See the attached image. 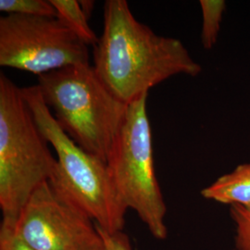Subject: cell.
Returning a JSON list of instances; mask_svg holds the SVG:
<instances>
[{"label": "cell", "instance_id": "obj_8", "mask_svg": "<svg viewBox=\"0 0 250 250\" xmlns=\"http://www.w3.org/2000/svg\"><path fill=\"white\" fill-rule=\"evenodd\" d=\"M206 199L225 205H239L250 211V162L217 179L201 190Z\"/></svg>", "mask_w": 250, "mask_h": 250}, {"label": "cell", "instance_id": "obj_6", "mask_svg": "<svg viewBox=\"0 0 250 250\" xmlns=\"http://www.w3.org/2000/svg\"><path fill=\"white\" fill-rule=\"evenodd\" d=\"M83 64H90L88 45L57 17L0 18V66L39 76Z\"/></svg>", "mask_w": 250, "mask_h": 250}, {"label": "cell", "instance_id": "obj_16", "mask_svg": "<svg viewBox=\"0 0 250 250\" xmlns=\"http://www.w3.org/2000/svg\"><path fill=\"white\" fill-rule=\"evenodd\" d=\"M80 2L81 8L83 9V11L84 12V14L86 15L87 19L89 20L92 14V11L94 9V6H95V1L92 0H82L79 1Z\"/></svg>", "mask_w": 250, "mask_h": 250}, {"label": "cell", "instance_id": "obj_14", "mask_svg": "<svg viewBox=\"0 0 250 250\" xmlns=\"http://www.w3.org/2000/svg\"><path fill=\"white\" fill-rule=\"evenodd\" d=\"M96 228L100 236L102 237L107 250H132L130 246V241L128 237L125 235L124 232L109 233L101 230L97 225H96Z\"/></svg>", "mask_w": 250, "mask_h": 250}, {"label": "cell", "instance_id": "obj_9", "mask_svg": "<svg viewBox=\"0 0 250 250\" xmlns=\"http://www.w3.org/2000/svg\"><path fill=\"white\" fill-rule=\"evenodd\" d=\"M57 11V18L87 45L95 46L99 37L91 29L88 19L77 0H50Z\"/></svg>", "mask_w": 250, "mask_h": 250}, {"label": "cell", "instance_id": "obj_4", "mask_svg": "<svg viewBox=\"0 0 250 250\" xmlns=\"http://www.w3.org/2000/svg\"><path fill=\"white\" fill-rule=\"evenodd\" d=\"M37 77L40 94L60 127L81 148L107 163L128 104L107 89L90 64Z\"/></svg>", "mask_w": 250, "mask_h": 250}, {"label": "cell", "instance_id": "obj_13", "mask_svg": "<svg viewBox=\"0 0 250 250\" xmlns=\"http://www.w3.org/2000/svg\"><path fill=\"white\" fill-rule=\"evenodd\" d=\"M0 250H36L28 244L15 229V226L0 224Z\"/></svg>", "mask_w": 250, "mask_h": 250}, {"label": "cell", "instance_id": "obj_3", "mask_svg": "<svg viewBox=\"0 0 250 250\" xmlns=\"http://www.w3.org/2000/svg\"><path fill=\"white\" fill-rule=\"evenodd\" d=\"M19 87L0 73V209L15 225L37 188L49 182L57 159L48 148Z\"/></svg>", "mask_w": 250, "mask_h": 250}, {"label": "cell", "instance_id": "obj_12", "mask_svg": "<svg viewBox=\"0 0 250 250\" xmlns=\"http://www.w3.org/2000/svg\"><path fill=\"white\" fill-rule=\"evenodd\" d=\"M230 215L235 225L236 250H250V211L239 205L230 206Z\"/></svg>", "mask_w": 250, "mask_h": 250}, {"label": "cell", "instance_id": "obj_1", "mask_svg": "<svg viewBox=\"0 0 250 250\" xmlns=\"http://www.w3.org/2000/svg\"><path fill=\"white\" fill-rule=\"evenodd\" d=\"M93 67L117 99L129 104L174 75L197 76L202 68L175 38L157 35L134 18L125 0H107L104 30Z\"/></svg>", "mask_w": 250, "mask_h": 250}, {"label": "cell", "instance_id": "obj_7", "mask_svg": "<svg viewBox=\"0 0 250 250\" xmlns=\"http://www.w3.org/2000/svg\"><path fill=\"white\" fill-rule=\"evenodd\" d=\"M14 226L36 250H74L98 235L95 224L63 199L49 182L34 192Z\"/></svg>", "mask_w": 250, "mask_h": 250}, {"label": "cell", "instance_id": "obj_5", "mask_svg": "<svg viewBox=\"0 0 250 250\" xmlns=\"http://www.w3.org/2000/svg\"><path fill=\"white\" fill-rule=\"evenodd\" d=\"M147 95L145 93L127 105L107 165L126 208L138 215L153 237L165 240L167 207L155 172Z\"/></svg>", "mask_w": 250, "mask_h": 250}, {"label": "cell", "instance_id": "obj_2", "mask_svg": "<svg viewBox=\"0 0 250 250\" xmlns=\"http://www.w3.org/2000/svg\"><path fill=\"white\" fill-rule=\"evenodd\" d=\"M22 95L40 132L53 146L57 165L49 184L101 230L123 232L128 208L118 193L107 163L83 150L58 125L37 85Z\"/></svg>", "mask_w": 250, "mask_h": 250}, {"label": "cell", "instance_id": "obj_15", "mask_svg": "<svg viewBox=\"0 0 250 250\" xmlns=\"http://www.w3.org/2000/svg\"><path fill=\"white\" fill-rule=\"evenodd\" d=\"M74 250H107V249L105 247V244L103 242L102 237L100 236V234L98 232L97 236H95L94 238H92L91 240L84 243L83 245L78 247Z\"/></svg>", "mask_w": 250, "mask_h": 250}, {"label": "cell", "instance_id": "obj_10", "mask_svg": "<svg viewBox=\"0 0 250 250\" xmlns=\"http://www.w3.org/2000/svg\"><path fill=\"white\" fill-rule=\"evenodd\" d=\"M199 3L203 19L201 42L203 47L208 50L217 42L226 3L224 0H200Z\"/></svg>", "mask_w": 250, "mask_h": 250}, {"label": "cell", "instance_id": "obj_11", "mask_svg": "<svg viewBox=\"0 0 250 250\" xmlns=\"http://www.w3.org/2000/svg\"><path fill=\"white\" fill-rule=\"evenodd\" d=\"M0 11L7 15L57 17L50 0H0Z\"/></svg>", "mask_w": 250, "mask_h": 250}]
</instances>
